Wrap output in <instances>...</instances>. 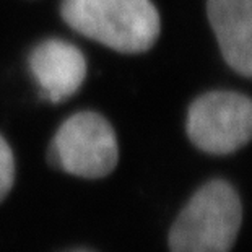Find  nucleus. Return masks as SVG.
<instances>
[{
    "instance_id": "f257e3e1",
    "label": "nucleus",
    "mask_w": 252,
    "mask_h": 252,
    "mask_svg": "<svg viewBox=\"0 0 252 252\" xmlns=\"http://www.w3.org/2000/svg\"><path fill=\"white\" fill-rule=\"evenodd\" d=\"M61 13L77 33L126 54L148 51L161 30L152 0H62Z\"/></svg>"
},
{
    "instance_id": "f03ea898",
    "label": "nucleus",
    "mask_w": 252,
    "mask_h": 252,
    "mask_svg": "<svg viewBox=\"0 0 252 252\" xmlns=\"http://www.w3.org/2000/svg\"><path fill=\"white\" fill-rule=\"evenodd\" d=\"M238 194L223 181L200 187L169 231L171 252H229L241 228Z\"/></svg>"
},
{
    "instance_id": "7ed1b4c3",
    "label": "nucleus",
    "mask_w": 252,
    "mask_h": 252,
    "mask_svg": "<svg viewBox=\"0 0 252 252\" xmlns=\"http://www.w3.org/2000/svg\"><path fill=\"white\" fill-rule=\"evenodd\" d=\"M47 159L54 168L78 178H104L119 161L114 128L98 112H77L59 127Z\"/></svg>"
},
{
    "instance_id": "20e7f679",
    "label": "nucleus",
    "mask_w": 252,
    "mask_h": 252,
    "mask_svg": "<svg viewBox=\"0 0 252 252\" xmlns=\"http://www.w3.org/2000/svg\"><path fill=\"white\" fill-rule=\"evenodd\" d=\"M187 135L207 153L226 155L252 138V99L233 91L197 98L187 116Z\"/></svg>"
},
{
    "instance_id": "39448f33",
    "label": "nucleus",
    "mask_w": 252,
    "mask_h": 252,
    "mask_svg": "<svg viewBox=\"0 0 252 252\" xmlns=\"http://www.w3.org/2000/svg\"><path fill=\"white\" fill-rule=\"evenodd\" d=\"M28 65L39 93L51 103H63L87 78V59L82 51L62 39H46L31 51Z\"/></svg>"
},
{
    "instance_id": "423d86ee",
    "label": "nucleus",
    "mask_w": 252,
    "mask_h": 252,
    "mask_svg": "<svg viewBox=\"0 0 252 252\" xmlns=\"http://www.w3.org/2000/svg\"><path fill=\"white\" fill-rule=\"evenodd\" d=\"M207 13L224 61L252 77V0H208Z\"/></svg>"
},
{
    "instance_id": "0eeeda50",
    "label": "nucleus",
    "mask_w": 252,
    "mask_h": 252,
    "mask_svg": "<svg viewBox=\"0 0 252 252\" xmlns=\"http://www.w3.org/2000/svg\"><path fill=\"white\" fill-rule=\"evenodd\" d=\"M15 181V158L7 140L0 135V202L10 192Z\"/></svg>"
}]
</instances>
